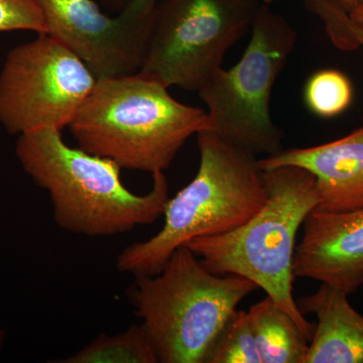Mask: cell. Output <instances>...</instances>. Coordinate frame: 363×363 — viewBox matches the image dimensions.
Returning <instances> with one entry per match:
<instances>
[{
  "mask_svg": "<svg viewBox=\"0 0 363 363\" xmlns=\"http://www.w3.org/2000/svg\"><path fill=\"white\" fill-rule=\"evenodd\" d=\"M297 304L303 314L318 319L305 363H363V316L350 305L347 294L321 283Z\"/></svg>",
  "mask_w": 363,
  "mask_h": 363,
  "instance_id": "12",
  "label": "cell"
},
{
  "mask_svg": "<svg viewBox=\"0 0 363 363\" xmlns=\"http://www.w3.org/2000/svg\"><path fill=\"white\" fill-rule=\"evenodd\" d=\"M267 202L238 228L186 243L202 264L220 276L253 281L295 320L311 341L314 327L294 298L296 238L308 215L319 204L316 180L298 167L262 169Z\"/></svg>",
  "mask_w": 363,
  "mask_h": 363,
  "instance_id": "4",
  "label": "cell"
},
{
  "mask_svg": "<svg viewBox=\"0 0 363 363\" xmlns=\"http://www.w3.org/2000/svg\"><path fill=\"white\" fill-rule=\"evenodd\" d=\"M257 0H166L160 4L140 75L198 92L252 26Z\"/></svg>",
  "mask_w": 363,
  "mask_h": 363,
  "instance_id": "7",
  "label": "cell"
},
{
  "mask_svg": "<svg viewBox=\"0 0 363 363\" xmlns=\"http://www.w3.org/2000/svg\"><path fill=\"white\" fill-rule=\"evenodd\" d=\"M16 152L26 173L47 191L54 220L67 233L116 235L150 225L164 214L169 198L164 172L152 175L149 193L135 194L123 185L116 162L70 147L56 128L18 135Z\"/></svg>",
  "mask_w": 363,
  "mask_h": 363,
  "instance_id": "1",
  "label": "cell"
},
{
  "mask_svg": "<svg viewBox=\"0 0 363 363\" xmlns=\"http://www.w3.org/2000/svg\"><path fill=\"white\" fill-rule=\"evenodd\" d=\"M305 102L315 116L331 118L342 113L352 101L350 79L337 70L313 74L306 84Z\"/></svg>",
  "mask_w": 363,
  "mask_h": 363,
  "instance_id": "16",
  "label": "cell"
},
{
  "mask_svg": "<svg viewBox=\"0 0 363 363\" xmlns=\"http://www.w3.org/2000/svg\"><path fill=\"white\" fill-rule=\"evenodd\" d=\"M48 33L87 65L97 80L138 73L161 0H128L109 16L93 0H39Z\"/></svg>",
  "mask_w": 363,
  "mask_h": 363,
  "instance_id": "9",
  "label": "cell"
},
{
  "mask_svg": "<svg viewBox=\"0 0 363 363\" xmlns=\"http://www.w3.org/2000/svg\"><path fill=\"white\" fill-rule=\"evenodd\" d=\"M294 274L328 284L348 296L363 285V207L344 212L314 209L303 224Z\"/></svg>",
  "mask_w": 363,
  "mask_h": 363,
  "instance_id": "10",
  "label": "cell"
},
{
  "mask_svg": "<svg viewBox=\"0 0 363 363\" xmlns=\"http://www.w3.org/2000/svg\"><path fill=\"white\" fill-rule=\"evenodd\" d=\"M247 313L262 363H305L309 339L274 298L267 295Z\"/></svg>",
  "mask_w": 363,
  "mask_h": 363,
  "instance_id": "13",
  "label": "cell"
},
{
  "mask_svg": "<svg viewBox=\"0 0 363 363\" xmlns=\"http://www.w3.org/2000/svg\"><path fill=\"white\" fill-rule=\"evenodd\" d=\"M257 1L262 2V4H272V1H274V0H257Z\"/></svg>",
  "mask_w": 363,
  "mask_h": 363,
  "instance_id": "22",
  "label": "cell"
},
{
  "mask_svg": "<svg viewBox=\"0 0 363 363\" xmlns=\"http://www.w3.org/2000/svg\"><path fill=\"white\" fill-rule=\"evenodd\" d=\"M13 30L48 33L39 0H0V33Z\"/></svg>",
  "mask_w": 363,
  "mask_h": 363,
  "instance_id": "18",
  "label": "cell"
},
{
  "mask_svg": "<svg viewBox=\"0 0 363 363\" xmlns=\"http://www.w3.org/2000/svg\"><path fill=\"white\" fill-rule=\"evenodd\" d=\"M252 28V39L238 63L215 72L197 93L208 108L207 131L255 156L267 157L283 150V133L272 121L269 104L297 33L264 4Z\"/></svg>",
  "mask_w": 363,
  "mask_h": 363,
  "instance_id": "6",
  "label": "cell"
},
{
  "mask_svg": "<svg viewBox=\"0 0 363 363\" xmlns=\"http://www.w3.org/2000/svg\"><path fill=\"white\" fill-rule=\"evenodd\" d=\"M207 124L206 111L181 104L168 87L136 73L97 80L69 128L86 152L154 175Z\"/></svg>",
  "mask_w": 363,
  "mask_h": 363,
  "instance_id": "2",
  "label": "cell"
},
{
  "mask_svg": "<svg viewBox=\"0 0 363 363\" xmlns=\"http://www.w3.org/2000/svg\"><path fill=\"white\" fill-rule=\"evenodd\" d=\"M257 289L242 277L210 272L183 245L157 274L135 277L128 296L159 362L204 363L238 304Z\"/></svg>",
  "mask_w": 363,
  "mask_h": 363,
  "instance_id": "5",
  "label": "cell"
},
{
  "mask_svg": "<svg viewBox=\"0 0 363 363\" xmlns=\"http://www.w3.org/2000/svg\"><path fill=\"white\" fill-rule=\"evenodd\" d=\"M308 11L315 14L324 23L332 44L342 51H353L362 48L363 28L351 20L335 0H303Z\"/></svg>",
  "mask_w": 363,
  "mask_h": 363,
  "instance_id": "17",
  "label": "cell"
},
{
  "mask_svg": "<svg viewBox=\"0 0 363 363\" xmlns=\"http://www.w3.org/2000/svg\"><path fill=\"white\" fill-rule=\"evenodd\" d=\"M197 174L164 208V223L150 240L124 248L121 272L154 276L171 255L194 238L228 233L250 220L267 202L262 169L255 155L203 130L197 133Z\"/></svg>",
  "mask_w": 363,
  "mask_h": 363,
  "instance_id": "3",
  "label": "cell"
},
{
  "mask_svg": "<svg viewBox=\"0 0 363 363\" xmlns=\"http://www.w3.org/2000/svg\"><path fill=\"white\" fill-rule=\"evenodd\" d=\"M204 363H262L247 313H233L208 351Z\"/></svg>",
  "mask_w": 363,
  "mask_h": 363,
  "instance_id": "15",
  "label": "cell"
},
{
  "mask_svg": "<svg viewBox=\"0 0 363 363\" xmlns=\"http://www.w3.org/2000/svg\"><path fill=\"white\" fill-rule=\"evenodd\" d=\"M335 1L348 13L363 4V0H335Z\"/></svg>",
  "mask_w": 363,
  "mask_h": 363,
  "instance_id": "19",
  "label": "cell"
},
{
  "mask_svg": "<svg viewBox=\"0 0 363 363\" xmlns=\"http://www.w3.org/2000/svg\"><path fill=\"white\" fill-rule=\"evenodd\" d=\"M351 20L363 28V4L350 13Z\"/></svg>",
  "mask_w": 363,
  "mask_h": 363,
  "instance_id": "20",
  "label": "cell"
},
{
  "mask_svg": "<svg viewBox=\"0 0 363 363\" xmlns=\"http://www.w3.org/2000/svg\"><path fill=\"white\" fill-rule=\"evenodd\" d=\"M62 363H157L156 350L140 325L116 335L98 336Z\"/></svg>",
  "mask_w": 363,
  "mask_h": 363,
  "instance_id": "14",
  "label": "cell"
},
{
  "mask_svg": "<svg viewBox=\"0 0 363 363\" xmlns=\"http://www.w3.org/2000/svg\"><path fill=\"white\" fill-rule=\"evenodd\" d=\"M108 1L113 2V4H118V2H123V0H108Z\"/></svg>",
  "mask_w": 363,
  "mask_h": 363,
  "instance_id": "23",
  "label": "cell"
},
{
  "mask_svg": "<svg viewBox=\"0 0 363 363\" xmlns=\"http://www.w3.org/2000/svg\"><path fill=\"white\" fill-rule=\"evenodd\" d=\"M97 79L77 55L39 33L14 47L0 71V123L11 135L70 125Z\"/></svg>",
  "mask_w": 363,
  "mask_h": 363,
  "instance_id": "8",
  "label": "cell"
},
{
  "mask_svg": "<svg viewBox=\"0 0 363 363\" xmlns=\"http://www.w3.org/2000/svg\"><path fill=\"white\" fill-rule=\"evenodd\" d=\"M262 169L294 166L316 180V209L344 212L363 207V126L333 142L279 150L259 160Z\"/></svg>",
  "mask_w": 363,
  "mask_h": 363,
  "instance_id": "11",
  "label": "cell"
},
{
  "mask_svg": "<svg viewBox=\"0 0 363 363\" xmlns=\"http://www.w3.org/2000/svg\"><path fill=\"white\" fill-rule=\"evenodd\" d=\"M4 331L2 330L1 327H0V348L2 347V344H4Z\"/></svg>",
  "mask_w": 363,
  "mask_h": 363,
  "instance_id": "21",
  "label": "cell"
}]
</instances>
